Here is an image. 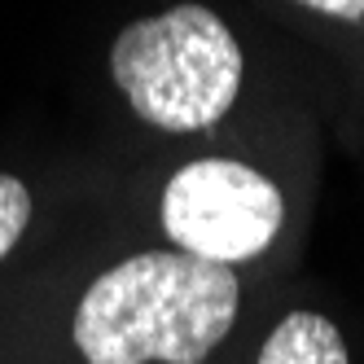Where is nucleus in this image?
<instances>
[{"instance_id":"obj_1","label":"nucleus","mask_w":364,"mask_h":364,"mask_svg":"<svg viewBox=\"0 0 364 364\" xmlns=\"http://www.w3.org/2000/svg\"><path fill=\"white\" fill-rule=\"evenodd\" d=\"M237 321V277L185 250H145L101 272L75 311L88 364H202Z\"/></svg>"},{"instance_id":"obj_5","label":"nucleus","mask_w":364,"mask_h":364,"mask_svg":"<svg viewBox=\"0 0 364 364\" xmlns=\"http://www.w3.org/2000/svg\"><path fill=\"white\" fill-rule=\"evenodd\" d=\"M31 220V193L18 176H0V259H5Z\"/></svg>"},{"instance_id":"obj_3","label":"nucleus","mask_w":364,"mask_h":364,"mask_svg":"<svg viewBox=\"0 0 364 364\" xmlns=\"http://www.w3.org/2000/svg\"><path fill=\"white\" fill-rule=\"evenodd\" d=\"M285 224V198L264 171L232 159H198L163 189L167 237L206 264L232 268L272 246Z\"/></svg>"},{"instance_id":"obj_2","label":"nucleus","mask_w":364,"mask_h":364,"mask_svg":"<svg viewBox=\"0 0 364 364\" xmlns=\"http://www.w3.org/2000/svg\"><path fill=\"white\" fill-rule=\"evenodd\" d=\"M110 75L149 127L206 132L242 88V44L206 5H176L123 27L110 48Z\"/></svg>"},{"instance_id":"obj_6","label":"nucleus","mask_w":364,"mask_h":364,"mask_svg":"<svg viewBox=\"0 0 364 364\" xmlns=\"http://www.w3.org/2000/svg\"><path fill=\"white\" fill-rule=\"evenodd\" d=\"M299 5L329 14V18H343V22H360L364 18V0H299Z\"/></svg>"},{"instance_id":"obj_4","label":"nucleus","mask_w":364,"mask_h":364,"mask_svg":"<svg viewBox=\"0 0 364 364\" xmlns=\"http://www.w3.org/2000/svg\"><path fill=\"white\" fill-rule=\"evenodd\" d=\"M259 364H351L338 325L321 311H290L272 333Z\"/></svg>"}]
</instances>
